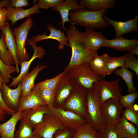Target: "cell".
<instances>
[{
  "label": "cell",
  "instance_id": "cell-1",
  "mask_svg": "<svg viewBox=\"0 0 138 138\" xmlns=\"http://www.w3.org/2000/svg\"><path fill=\"white\" fill-rule=\"evenodd\" d=\"M67 41L72 49L70 60L64 70L66 71L71 68L80 64L89 62L94 56L98 55L87 46L82 32L77 29L74 24H72L66 31Z\"/></svg>",
  "mask_w": 138,
  "mask_h": 138
},
{
  "label": "cell",
  "instance_id": "cell-2",
  "mask_svg": "<svg viewBox=\"0 0 138 138\" xmlns=\"http://www.w3.org/2000/svg\"><path fill=\"white\" fill-rule=\"evenodd\" d=\"M106 9L95 11L87 9L72 10L69 13L68 19L71 24L94 29H103L108 24L103 16Z\"/></svg>",
  "mask_w": 138,
  "mask_h": 138
},
{
  "label": "cell",
  "instance_id": "cell-3",
  "mask_svg": "<svg viewBox=\"0 0 138 138\" xmlns=\"http://www.w3.org/2000/svg\"><path fill=\"white\" fill-rule=\"evenodd\" d=\"M100 104V96L95 83L87 90L85 119L96 131L105 124L101 114Z\"/></svg>",
  "mask_w": 138,
  "mask_h": 138
},
{
  "label": "cell",
  "instance_id": "cell-4",
  "mask_svg": "<svg viewBox=\"0 0 138 138\" xmlns=\"http://www.w3.org/2000/svg\"><path fill=\"white\" fill-rule=\"evenodd\" d=\"M66 72L76 85L87 90L90 89L94 83L103 79L92 69L88 62L75 66Z\"/></svg>",
  "mask_w": 138,
  "mask_h": 138
},
{
  "label": "cell",
  "instance_id": "cell-5",
  "mask_svg": "<svg viewBox=\"0 0 138 138\" xmlns=\"http://www.w3.org/2000/svg\"><path fill=\"white\" fill-rule=\"evenodd\" d=\"M87 92L86 89L76 84L62 108L73 112L85 119Z\"/></svg>",
  "mask_w": 138,
  "mask_h": 138
},
{
  "label": "cell",
  "instance_id": "cell-6",
  "mask_svg": "<svg viewBox=\"0 0 138 138\" xmlns=\"http://www.w3.org/2000/svg\"><path fill=\"white\" fill-rule=\"evenodd\" d=\"M33 25V20L30 17L19 26L14 28L17 56L19 62L29 60L30 56L26 50L25 45L28 33Z\"/></svg>",
  "mask_w": 138,
  "mask_h": 138
},
{
  "label": "cell",
  "instance_id": "cell-7",
  "mask_svg": "<svg viewBox=\"0 0 138 138\" xmlns=\"http://www.w3.org/2000/svg\"><path fill=\"white\" fill-rule=\"evenodd\" d=\"M100 111L105 124L116 126L119 121L123 107L119 100L110 99L100 105Z\"/></svg>",
  "mask_w": 138,
  "mask_h": 138
},
{
  "label": "cell",
  "instance_id": "cell-8",
  "mask_svg": "<svg viewBox=\"0 0 138 138\" xmlns=\"http://www.w3.org/2000/svg\"><path fill=\"white\" fill-rule=\"evenodd\" d=\"M49 108L52 114L65 128L75 130L86 122L81 116L62 108Z\"/></svg>",
  "mask_w": 138,
  "mask_h": 138
},
{
  "label": "cell",
  "instance_id": "cell-9",
  "mask_svg": "<svg viewBox=\"0 0 138 138\" xmlns=\"http://www.w3.org/2000/svg\"><path fill=\"white\" fill-rule=\"evenodd\" d=\"M119 82V78H117L112 81L103 79L96 83L100 96L101 104L110 99L119 100L122 96Z\"/></svg>",
  "mask_w": 138,
  "mask_h": 138
},
{
  "label": "cell",
  "instance_id": "cell-10",
  "mask_svg": "<svg viewBox=\"0 0 138 138\" xmlns=\"http://www.w3.org/2000/svg\"><path fill=\"white\" fill-rule=\"evenodd\" d=\"M65 127L51 113L45 115L43 121L33 129L34 134L43 138H53L58 130Z\"/></svg>",
  "mask_w": 138,
  "mask_h": 138
},
{
  "label": "cell",
  "instance_id": "cell-11",
  "mask_svg": "<svg viewBox=\"0 0 138 138\" xmlns=\"http://www.w3.org/2000/svg\"><path fill=\"white\" fill-rule=\"evenodd\" d=\"M76 85L74 80L66 72L55 90V98L54 107H62Z\"/></svg>",
  "mask_w": 138,
  "mask_h": 138
},
{
  "label": "cell",
  "instance_id": "cell-12",
  "mask_svg": "<svg viewBox=\"0 0 138 138\" xmlns=\"http://www.w3.org/2000/svg\"><path fill=\"white\" fill-rule=\"evenodd\" d=\"M51 114L49 107L43 105L22 111L20 120L25 121L33 130L43 121L45 115Z\"/></svg>",
  "mask_w": 138,
  "mask_h": 138
},
{
  "label": "cell",
  "instance_id": "cell-13",
  "mask_svg": "<svg viewBox=\"0 0 138 138\" xmlns=\"http://www.w3.org/2000/svg\"><path fill=\"white\" fill-rule=\"evenodd\" d=\"M27 43L32 47L33 50V54L31 58L29 60L20 62L21 68L19 74L14 78L11 83L8 86L10 88L13 86L16 87L22 79L28 73L30 66L33 61L36 58H41L45 54V50L41 47H37L36 43L32 39L29 38L27 40Z\"/></svg>",
  "mask_w": 138,
  "mask_h": 138
},
{
  "label": "cell",
  "instance_id": "cell-14",
  "mask_svg": "<svg viewBox=\"0 0 138 138\" xmlns=\"http://www.w3.org/2000/svg\"><path fill=\"white\" fill-rule=\"evenodd\" d=\"M103 18L109 24L111 25L114 28L116 34L115 38L122 37L124 34L138 30V14L133 19L124 22L114 20L104 14Z\"/></svg>",
  "mask_w": 138,
  "mask_h": 138
},
{
  "label": "cell",
  "instance_id": "cell-15",
  "mask_svg": "<svg viewBox=\"0 0 138 138\" xmlns=\"http://www.w3.org/2000/svg\"><path fill=\"white\" fill-rule=\"evenodd\" d=\"M22 89L19 82L17 87L12 89L3 83L1 89L3 100L6 105L10 109L16 111L19 105Z\"/></svg>",
  "mask_w": 138,
  "mask_h": 138
},
{
  "label": "cell",
  "instance_id": "cell-16",
  "mask_svg": "<svg viewBox=\"0 0 138 138\" xmlns=\"http://www.w3.org/2000/svg\"><path fill=\"white\" fill-rule=\"evenodd\" d=\"M34 3L33 6L26 9L22 7L13 8L10 4L7 6L5 8L6 22L10 21L14 25L18 20L25 17L28 18L31 15L39 13L40 11L38 5L35 3Z\"/></svg>",
  "mask_w": 138,
  "mask_h": 138
},
{
  "label": "cell",
  "instance_id": "cell-17",
  "mask_svg": "<svg viewBox=\"0 0 138 138\" xmlns=\"http://www.w3.org/2000/svg\"><path fill=\"white\" fill-rule=\"evenodd\" d=\"M45 64L37 65L21 80L22 89L20 100H22L31 92L34 85V82L40 72L48 67Z\"/></svg>",
  "mask_w": 138,
  "mask_h": 138
},
{
  "label": "cell",
  "instance_id": "cell-18",
  "mask_svg": "<svg viewBox=\"0 0 138 138\" xmlns=\"http://www.w3.org/2000/svg\"><path fill=\"white\" fill-rule=\"evenodd\" d=\"M47 30L50 32V34L46 35V32L44 31L42 35H37L32 38L33 41L36 43L41 41L48 39H53L58 41L59 45L58 49L62 50L65 46H69L67 37L65 35L64 31L62 32L61 30L54 27L51 24H48L47 26Z\"/></svg>",
  "mask_w": 138,
  "mask_h": 138
},
{
  "label": "cell",
  "instance_id": "cell-19",
  "mask_svg": "<svg viewBox=\"0 0 138 138\" xmlns=\"http://www.w3.org/2000/svg\"><path fill=\"white\" fill-rule=\"evenodd\" d=\"M0 29L4 35L6 47L14 60L16 72L19 73L20 62L17 57V45L13 31L8 22H6L3 26L0 28Z\"/></svg>",
  "mask_w": 138,
  "mask_h": 138
},
{
  "label": "cell",
  "instance_id": "cell-20",
  "mask_svg": "<svg viewBox=\"0 0 138 138\" xmlns=\"http://www.w3.org/2000/svg\"><path fill=\"white\" fill-rule=\"evenodd\" d=\"M82 33L86 44L92 51L97 52L100 47H103L106 39L101 32L86 27Z\"/></svg>",
  "mask_w": 138,
  "mask_h": 138
},
{
  "label": "cell",
  "instance_id": "cell-21",
  "mask_svg": "<svg viewBox=\"0 0 138 138\" xmlns=\"http://www.w3.org/2000/svg\"><path fill=\"white\" fill-rule=\"evenodd\" d=\"M45 105L46 104L41 98L39 89L35 84L30 93L23 99L20 100L16 112L21 111Z\"/></svg>",
  "mask_w": 138,
  "mask_h": 138
},
{
  "label": "cell",
  "instance_id": "cell-22",
  "mask_svg": "<svg viewBox=\"0 0 138 138\" xmlns=\"http://www.w3.org/2000/svg\"><path fill=\"white\" fill-rule=\"evenodd\" d=\"M78 1L76 0H65L61 5L52 8V10L58 12L60 14L63 31L66 30L65 27V23L68 22L71 24L68 18L70 11L72 10L84 9L80 5L78 4Z\"/></svg>",
  "mask_w": 138,
  "mask_h": 138
},
{
  "label": "cell",
  "instance_id": "cell-23",
  "mask_svg": "<svg viewBox=\"0 0 138 138\" xmlns=\"http://www.w3.org/2000/svg\"><path fill=\"white\" fill-rule=\"evenodd\" d=\"M138 44V40L128 39L120 37L112 39H106L103 47L110 48L116 50L129 51Z\"/></svg>",
  "mask_w": 138,
  "mask_h": 138
},
{
  "label": "cell",
  "instance_id": "cell-24",
  "mask_svg": "<svg viewBox=\"0 0 138 138\" xmlns=\"http://www.w3.org/2000/svg\"><path fill=\"white\" fill-rule=\"evenodd\" d=\"M21 111L16 112L7 121L0 124L1 138H14L15 128L20 118Z\"/></svg>",
  "mask_w": 138,
  "mask_h": 138
},
{
  "label": "cell",
  "instance_id": "cell-25",
  "mask_svg": "<svg viewBox=\"0 0 138 138\" xmlns=\"http://www.w3.org/2000/svg\"><path fill=\"white\" fill-rule=\"evenodd\" d=\"M121 137L136 138L138 137V129L134 124L130 122L122 116L115 126Z\"/></svg>",
  "mask_w": 138,
  "mask_h": 138
},
{
  "label": "cell",
  "instance_id": "cell-26",
  "mask_svg": "<svg viewBox=\"0 0 138 138\" xmlns=\"http://www.w3.org/2000/svg\"><path fill=\"white\" fill-rule=\"evenodd\" d=\"M115 0H81L80 5L84 9L97 11L112 8L114 6Z\"/></svg>",
  "mask_w": 138,
  "mask_h": 138
},
{
  "label": "cell",
  "instance_id": "cell-27",
  "mask_svg": "<svg viewBox=\"0 0 138 138\" xmlns=\"http://www.w3.org/2000/svg\"><path fill=\"white\" fill-rule=\"evenodd\" d=\"M109 57L106 54H104L101 55H97L94 57L89 63L94 71L103 77H104L106 75V64Z\"/></svg>",
  "mask_w": 138,
  "mask_h": 138
},
{
  "label": "cell",
  "instance_id": "cell-28",
  "mask_svg": "<svg viewBox=\"0 0 138 138\" xmlns=\"http://www.w3.org/2000/svg\"><path fill=\"white\" fill-rule=\"evenodd\" d=\"M97 131L86 122L75 130L72 138H97Z\"/></svg>",
  "mask_w": 138,
  "mask_h": 138
},
{
  "label": "cell",
  "instance_id": "cell-29",
  "mask_svg": "<svg viewBox=\"0 0 138 138\" xmlns=\"http://www.w3.org/2000/svg\"><path fill=\"white\" fill-rule=\"evenodd\" d=\"M114 73L121 78L126 83L128 88V92L130 93L136 92V89L133 84V72L129 70L124 66L120 69L114 71Z\"/></svg>",
  "mask_w": 138,
  "mask_h": 138
},
{
  "label": "cell",
  "instance_id": "cell-30",
  "mask_svg": "<svg viewBox=\"0 0 138 138\" xmlns=\"http://www.w3.org/2000/svg\"><path fill=\"white\" fill-rule=\"evenodd\" d=\"M7 48L4 34H0V59L5 64L13 65L15 64L14 59Z\"/></svg>",
  "mask_w": 138,
  "mask_h": 138
},
{
  "label": "cell",
  "instance_id": "cell-31",
  "mask_svg": "<svg viewBox=\"0 0 138 138\" xmlns=\"http://www.w3.org/2000/svg\"><path fill=\"white\" fill-rule=\"evenodd\" d=\"M125 57V54L119 57L110 56L106 65V75H110L117 68L124 66Z\"/></svg>",
  "mask_w": 138,
  "mask_h": 138
},
{
  "label": "cell",
  "instance_id": "cell-32",
  "mask_svg": "<svg viewBox=\"0 0 138 138\" xmlns=\"http://www.w3.org/2000/svg\"><path fill=\"white\" fill-rule=\"evenodd\" d=\"M97 132V138H122L114 126L105 124Z\"/></svg>",
  "mask_w": 138,
  "mask_h": 138
},
{
  "label": "cell",
  "instance_id": "cell-33",
  "mask_svg": "<svg viewBox=\"0 0 138 138\" xmlns=\"http://www.w3.org/2000/svg\"><path fill=\"white\" fill-rule=\"evenodd\" d=\"M18 130L15 131L14 138H32L34 134L33 130L25 121L20 120Z\"/></svg>",
  "mask_w": 138,
  "mask_h": 138
},
{
  "label": "cell",
  "instance_id": "cell-34",
  "mask_svg": "<svg viewBox=\"0 0 138 138\" xmlns=\"http://www.w3.org/2000/svg\"><path fill=\"white\" fill-rule=\"evenodd\" d=\"M66 72L63 71L55 77L45 79L35 85L39 88H44L55 90L57 86Z\"/></svg>",
  "mask_w": 138,
  "mask_h": 138
},
{
  "label": "cell",
  "instance_id": "cell-35",
  "mask_svg": "<svg viewBox=\"0 0 138 138\" xmlns=\"http://www.w3.org/2000/svg\"><path fill=\"white\" fill-rule=\"evenodd\" d=\"M42 98L49 107H54L55 100V90L47 88H39Z\"/></svg>",
  "mask_w": 138,
  "mask_h": 138
},
{
  "label": "cell",
  "instance_id": "cell-36",
  "mask_svg": "<svg viewBox=\"0 0 138 138\" xmlns=\"http://www.w3.org/2000/svg\"><path fill=\"white\" fill-rule=\"evenodd\" d=\"M0 71L4 82L7 84L10 81V75L16 72V68L13 65L5 64L0 59Z\"/></svg>",
  "mask_w": 138,
  "mask_h": 138
},
{
  "label": "cell",
  "instance_id": "cell-37",
  "mask_svg": "<svg viewBox=\"0 0 138 138\" xmlns=\"http://www.w3.org/2000/svg\"><path fill=\"white\" fill-rule=\"evenodd\" d=\"M138 97V93L136 91L122 96L119 100L123 108H130L134 104L136 100Z\"/></svg>",
  "mask_w": 138,
  "mask_h": 138
},
{
  "label": "cell",
  "instance_id": "cell-38",
  "mask_svg": "<svg viewBox=\"0 0 138 138\" xmlns=\"http://www.w3.org/2000/svg\"><path fill=\"white\" fill-rule=\"evenodd\" d=\"M126 57L124 66L126 68H130L134 71L138 76V60L134 55L129 53L125 54Z\"/></svg>",
  "mask_w": 138,
  "mask_h": 138
},
{
  "label": "cell",
  "instance_id": "cell-39",
  "mask_svg": "<svg viewBox=\"0 0 138 138\" xmlns=\"http://www.w3.org/2000/svg\"><path fill=\"white\" fill-rule=\"evenodd\" d=\"M122 117L130 121L138 128V112L136 111L132 107L126 108L122 111Z\"/></svg>",
  "mask_w": 138,
  "mask_h": 138
},
{
  "label": "cell",
  "instance_id": "cell-40",
  "mask_svg": "<svg viewBox=\"0 0 138 138\" xmlns=\"http://www.w3.org/2000/svg\"><path fill=\"white\" fill-rule=\"evenodd\" d=\"M64 2L63 0H39L37 4L40 9H47L58 6Z\"/></svg>",
  "mask_w": 138,
  "mask_h": 138
},
{
  "label": "cell",
  "instance_id": "cell-41",
  "mask_svg": "<svg viewBox=\"0 0 138 138\" xmlns=\"http://www.w3.org/2000/svg\"><path fill=\"white\" fill-rule=\"evenodd\" d=\"M75 130L65 128L57 130L53 138H72Z\"/></svg>",
  "mask_w": 138,
  "mask_h": 138
},
{
  "label": "cell",
  "instance_id": "cell-42",
  "mask_svg": "<svg viewBox=\"0 0 138 138\" xmlns=\"http://www.w3.org/2000/svg\"><path fill=\"white\" fill-rule=\"evenodd\" d=\"M28 2L27 0H12L10 5L14 8L29 6L30 5Z\"/></svg>",
  "mask_w": 138,
  "mask_h": 138
},
{
  "label": "cell",
  "instance_id": "cell-43",
  "mask_svg": "<svg viewBox=\"0 0 138 138\" xmlns=\"http://www.w3.org/2000/svg\"><path fill=\"white\" fill-rule=\"evenodd\" d=\"M0 108L4 109L7 114L10 116H12L16 111L12 110L9 108L4 103L2 96V94L0 88Z\"/></svg>",
  "mask_w": 138,
  "mask_h": 138
},
{
  "label": "cell",
  "instance_id": "cell-44",
  "mask_svg": "<svg viewBox=\"0 0 138 138\" xmlns=\"http://www.w3.org/2000/svg\"><path fill=\"white\" fill-rule=\"evenodd\" d=\"M6 22L5 8L0 9V28L3 26Z\"/></svg>",
  "mask_w": 138,
  "mask_h": 138
},
{
  "label": "cell",
  "instance_id": "cell-45",
  "mask_svg": "<svg viewBox=\"0 0 138 138\" xmlns=\"http://www.w3.org/2000/svg\"><path fill=\"white\" fill-rule=\"evenodd\" d=\"M10 1L9 0H0V9L10 4Z\"/></svg>",
  "mask_w": 138,
  "mask_h": 138
},
{
  "label": "cell",
  "instance_id": "cell-46",
  "mask_svg": "<svg viewBox=\"0 0 138 138\" xmlns=\"http://www.w3.org/2000/svg\"><path fill=\"white\" fill-rule=\"evenodd\" d=\"M6 114V112L4 109L0 108V122L4 121L5 120Z\"/></svg>",
  "mask_w": 138,
  "mask_h": 138
},
{
  "label": "cell",
  "instance_id": "cell-47",
  "mask_svg": "<svg viewBox=\"0 0 138 138\" xmlns=\"http://www.w3.org/2000/svg\"><path fill=\"white\" fill-rule=\"evenodd\" d=\"M129 53L133 55H138V46H136L129 51Z\"/></svg>",
  "mask_w": 138,
  "mask_h": 138
},
{
  "label": "cell",
  "instance_id": "cell-48",
  "mask_svg": "<svg viewBox=\"0 0 138 138\" xmlns=\"http://www.w3.org/2000/svg\"><path fill=\"white\" fill-rule=\"evenodd\" d=\"M5 83L2 76L1 73L0 71V88L1 89L2 87V84L3 83Z\"/></svg>",
  "mask_w": 138,
  "mask_h": 138
},
{
  "label": "cell",
  "instance_id": "cell-49",
  "mask_svg": "<svg viewBox=\"0 0 138 138\" xmlns=\"http://www.w3.org/2000/svg\"><path fill=\"white\" fill-rule=\"evenodd\" d=\"M134 110L138 112V106L136 104H134L132 107Z\"/></svg>",
  "mask_w": 138,
  "mask_h": 138
},
{
  "label": "cell",
  "instance_id": "cell-50",
  "mask_svg": "<svg viewBox=\"0 0 138 138\" xmlns=\"http://www.w3.org/2000/svg\"><path fill=\"white\" fill-rule=\"evenodd\" d=\"M32 138H43L39 135L34 134V135H33V136Z\"/></svg>",
  "mask_w": 138,
  "mask_h": 138
},
{
  "label": "cell",
  "instance_id": "cell-51",
  "mask_svg": "<svg viewBox=\"0 0 138 138\" xmlns=\"http://www.w3.org/2000/svg\"><path fill=\"white\" fill-rule=\"evenodd\" d=\"M122 138H125V137H122ZM138 138V137H137V138Z\"/></svg>",
  "mask_w": 138,
  "mask_h": 138
}]
</instances>
